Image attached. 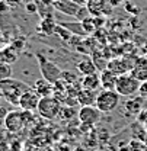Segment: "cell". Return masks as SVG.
<instances>
[{"instance_id":"d590c367","label":"cell","mask_w":147,"mask_h":151,"mask_svg":"<svg viewBox=\"0 0 147 151\" xmlns=\"http://www.w3.org/2000/svg\"><path fill=\"white\" fill-rule=\"evenodd\" d=\"M1 99H3V97H1V96H0V103H1ZM0 106H1V105H0Z\"/></svg>"},{"instance_id":"4316f807","label":"cell","mask_w":147,"mask_h":151,"mask_svg":"<svg viewBox=\"0 0 147 151\" xmlns=\"http://www.w3.org/2000/svg\"><path fill=\"white\" fill-rule=\"evenodd\" d=\"M89 16H91V13H89L88 7H86V6H79V10H77V13H76L74 19H76L77 22H83L85 19L89 18Z\"/></svg>"},{"instance_id":"3957f363","label":"cell","mask_w":147,"mask_h":151,"mask_svg":"<svg viewBox=\"0 0 147 151\" xmlns=\"http://www.w3.org/2000/svg\"><path fill=\"white\" fill-rule=\"evenodd\" d=\"M141 81H138L131 73L127 74H121L118 76L117 78V84H115V92L119 96H125V97H131L135 96L138 93Z\"/></svg>"},{"instance_id":"4dcf8cb0","label":"cell","mask_w":147,"mask_h":151,"mask_svg":"<svg viewBox=\"0 0 147 151\" xmlns=\"http://www.w3.org/2000/svg\"><path fill=\"white\" fill-rule=\"evenodd\" d=\"M138 94H140V96H143V97L146 99V102H147V81H143V83L140 84Z\"/></svg>"},{"instance_id":"83f0119b","label":"cell","mask_w":147,"mask_h":151,"mask_svg":"<svg viewBox=\"0 0 147 151\" xmlns=\"http://www.w3.org/2000/svg\"><path fill=\"white\" fill-rule=\"evenodd\" d=\"M25 10L29 13V15H34L38 12V3L37 1H28L25 4Z\"/></svg>"},{"instance_id":"f1b7e54d","label":"cell","mask_w":147,"mask_h":151,"mask_svg":"<svg viewBox=\"0 0 147 151\" xmlns=\"http://www.w3.org/2000/svg\"><path fill=\"white\" fill-rule=\"evenodd\" d=\"M135 121H137V122H140L141 125L147 127V108H144L141 112L135 116Z\"/></svg>"},{"instance_id":"484cf974","label":"cell","mask_w":147,"mask_h":151,"mask_svg":"<svg viewBox=\"0 0 147 151\" xmlns=\"http://www.w3.org/2000/svg\"><path fill=\"white\" fill-rule=\"evenodd\" d=\"M12 76V67L10 64H6V63H1L0 61V81L4 80V78H10Z\"/></svg>"},{"instance_id":"52a82bcc","label":"cell","mask_w":147,"mask_h":151,"mask_svg":"<svg viewBox=\"0 0 147 151\" xmlns=\"http://www.w3.org/2000/svg\"><path fill=\"white\" fill-rule=\"evenodd\" d=\"M101 116L102 112L96 108V106H82L77 112V118L82 124L85 125H96L99 121H101Z\"/></svg>"},{"instance_id":"e575fe53","label":"cell","mask_w":147,"mask_h":151,"mask_svg":"<svg viewBox=\"0 0 147 151\" xmlns=\"http://www.w3.org/2000/svg\"><path fill=\"white\" fill-rule=\"evenodd\" d=\"M0 129H4V119H0Z\"/></svg>"},{"instance_id":"7a4b0ae2","label":"cell","mask_w":147,"mask_h":151,"mask_svg":"<svg viewBox=\"0 0 147 151\" xmlns=\"http://www.w3.org/2000/svg\"><path fill=\"white\" fill-rule=\"evenodd\" d=\"M38 61V65H39V71H41V76L44 80H47L48 83L51 84H55L58 80H61V76H63V70L55 64L54 61L48 60L47 57L41 52H37L35 54Z\"/></svg>"},{"instance_id":"d4e9b609","label":"cell","mask_w":147,"mask_h":151,"mask_svg":"<svg viewBox=\"0 0 147 151\" xmlns=\"http://www.w3.org/2000/svg\"><path fill=\"white\" fill-rule=\"evenodd\" d=\"M74 115H76V111H74V106H61V111H60V118L61 119H72Z\"/></svg>"},{"instance_id":"2e32d148","label":"cell","mask_w":147,"mask_h":151,"mask_svg":"<svg viewBox=\"0 0 147 151\" xmlns=\"http://www.w3.org/2000/svg\"><path fill=\"white\" fill-rule=\"evenodd\" d=\"M80 84L83 89H88V90H98V87H101V76L98 73L95 74H89V76H82V80H80Z\"/></svg>"},{"instance_id":"6da1fadb","label":"cell","mask_w":147,"mask_h":151,"mask_svg":"<svg viewBox=\"0 0 147 151\" xmlns=\"http://www.w3.org/2000/svg\"><path fill=\"white\" fill-rule=\"evenodd\" d=\"M31 86L16 80V78H4L0 81V96L7 102V103H12V105H18L19 106V99L20 96L25 93L26 90H29Z\"/></svg>"},{"instance_id":"e0dca14e","label":"cell","mask_w":147,"mask_h":151,"mask_svg":"<svg viewBox=\"0 0 147 151\" xmlns=\"http://www.w3.org/2000/svg\"><path fill=\"white\" fill-rule=\"evenodd\" d=\"M131 129V137L134 138V139H138V141H141V142H144L147 147V128L144 125H141L140 122H133L131 124V127H130Z\"/></svg>"},{"instance_id":"8fae6325","label":"cell","mask_w":147,"mask_h":151,"mask_svg":"<svg viewBox=\"0 0 147 151\" xmlns=\"http://www.w3.org/2000/svg\"><path fill=\"white\" fill-rule=\"evenodd\" d=\"M53 6L57 12L60 13H64V15H69V16H76L77 10H79V6L73 3L72 0H63V1H54L53 0Z\"/></svg>"},{"instance_id":"7c38bea8","label":"cell","mask_w":147,"mask_h":151,"mask_svg":"<svg viewBox=\"0 0 147 151\" xmlns=\"http://www.w3.org/2000/svg\"><path fill=\"white\" fill-rule=\"evenodd\" d=\"M101 87L102 90H115V84H117V78L118 76L112 73L109 68H105L101 71Z\"/></svg>"},{"instance_id":"5b68a950","label":"cell","mask_w":147,"mask_h":151,"mask_svg":"<svg viewBox=\"0 0 147 151\" xmlns=\"http://www.w3.org/2000/svg\"><path fill=\"white\" fill-rule=\"evenodd\" d=\"M119 97L121 96L117 93L115 90H102L101 93H98L95 106L102 113H109L118 108Z\"/></svg>"},{"instance_id":"9a60e30c","label":"cell","mask_w":147,"mask_h":151,"mask_svg":"<svg viewBox=\"0 0 147 151\" xmlns=\"http://www.w3.org/2000/svg\"><path fill=\"white\" fill-rule=\"evenodd\" d=\"M34 90L39 94V97H47V96H53L54 94V86L51 83H48L44 78H39L34 84Z\"/></svg>"},{"instance_id":"603a6c76","label":"cell","mask_w":147,"mask_h":151,"mask_svg":"<svg viewBox=\"0 0 147 151\" xmlns=\"http://www.w3.org/2000/svg\"><path fill=\"white\" fill-rule=\"evenodd\" d=\"M54 35H58V37L61 38L63 41H66V42H69V41L73 38V34H72L69 29H66L64 26H61L60 23H57V26H55Z\"/></svg>"},{"instance_id":"7402d4cb","label":"cell","mask_w":147,"mask_h":151,"mask_svg":"<svg viewBox=\"0 0 147 151\" xmlns=\"http://www.w3.org/2000/svg\"><path fill=\"white\" fill-rule=\"evenodd\" d=\"M10 141H12V132H9L6 128L0 129V148L7 151L9 145H10Z\"/></svg>"},{"instance_id":"277c9868","label":"cell","mask_w":147,"mask_h":151,"mask_svg":"<svg viewBox=\"0 0 147 151\" xmlns=\"http://www.w3.org/2000/svg\"><path fill=\"white\" fill-rule=\"evenodd\" d=\"M32 112L28 111H10L4 119V128L12 134L22 131L26 127V122L31 121Z\"/></svg>"},{"instance_id":"ac0fdd59","label":"cell","mask_w":147,"mask_h":151,"mask_svg":"<svg viewBox=\"0 0 147 151\" xmlns=\"http://www.w3.org/2000/svg\"><path fill=\"white\" fill-rule=\"evenodd\" d=\"M86 7H88L91 16L98 18V16H101L104 13V10L106 7V0H88Z\"/></svg>"},{"instance_id":"8992f818","label":"cell","mask_w":147,"mask_h":151,"mask_svg":"<svg viewBox=\"0 0 147 151\" xmlns=\"http://www.w3.org/2000/svg\"><path fill=\"white\" fill-rule=\"evenodd\" d=\"M60 111H61V102L57 97L54 96L41 97L37 109L39 116H42L44 119H55L60 115Z\"/></svg>"},{"instance_id":"30bf717a","label":"cell","mask_w":147,"mask_h":151,"mask_svg":"<svg viewBox=\"0 0 147 151\" xmlns=\"http://www.w3.org/2000/svg\"><path fill=\"white\" fill-rule=\"evenodd\" d=\"M138 81H147V57H137L133 70L130 71Z\"/></svg>"},{"instance_id":"d6a6232c","label":"cell","mask_w":147,"mask_h":151,"mask_svg":"<svg viewBox=\"0 0 147 151\" xmlns=\"http://www.w3.org/2000/svg\"><path fill=\"white\" fill-rule=\"evenodd\" d=\"M6 47H7V41H6L4 35H1V34H0V51H1V50H4Z\"/></svg>"},{"instance_id":"44dd1931","label":"cell","mask_w":147,"mask_h":151,"mask_svg":"<svg viewBox=\"0 0 147 151\" xmlns=\"http://www.w3.org/2000/svg\"><path fill=\"white\" fill-rule=\"evenodd\" d=\"M60 25L61 26H64L66 29H69L72 34L74 35H86V32H85V29H83V26H82V22H60Z\"/></svg>"},{"instance_id":"8d00e7d4","label":"cell","mask_w":147,"mask_h":151,"mask_svg":"<svg viewBox=\"0 0 147 151\" xmlns=\"http://www.w3.org/2000/svg\"><path fill=\"white\" fill-rule=\"evenodd\" d=\"M54 1H63V0H54Z\"/></svg>"},{"instance_id":"ffe728a7","label":"cell","mask_w":147,"mask_h":151,"mask_svg":"<svg viewBox=\"0 0 147 151\" xmlns=\"http://www.w3.org/2000/svg\"><path fill=\"white\" fill-rule=\"evenodd\" d=\"M19 58V52L10 45H7L4 50L0 51V61L1 63H6V64H12L15 61H18Z\"/></svg>"},{"instance_id":"74e56055","label":"cell","mask_w":147,"mask_h":151,"mask_svg":"<svg viewBox=\"0 0 147 151\" xmlns=\"http://www.w3.org/2000/svg\"><path fill=\"white\" fill-rule=\"evenodd\" d=\"M146 57H147V52H146Z\"/></svg>"},{"instance_id":"d6986e66","label":"cell","mask_w":147,"mask_h":151,"mask_svg":"<svg viewBox=\"0 0 147 151\" xmlns=\"http://www.w3.org/2000/svg\"><path fill=\"white\" fill-rule=\"evenodd\" d=\"M55 26H57V23L54 22L53 18H42L41 23L38 25V31H39L42 35L50 37V35H54Z\"/></svg>"},{"instance_id":"cb8c5ba5","label":"cell","mask_w":147,"mask_h":151,"mask_svg":"<svg viewBox=\"0 0 147 151\" xmlns=\"http://www.w3.org/2000/svg\"><path fill=\"white\" fill-rule=\"evenodd\" d=\"M82 26H83V29H85V32H86V35H89V34H93V32H96V25H95V19L93 16H89V18H86L83 22H82Z\"/></svg>"},{"instance_id":"f35d334b","label":"cell","mask_w":147,"mask_h":151,"mask_svg":"<svg viewBox=\"0 0 147 151\" xmlns=\"http://www.w3.org/2000/svg\"><path fill=\"white\" fill-rule=\"evenodd\" d=\"M146 128H147V127H146Z\"/></svg>"},{"instance_id":"4fadbf2b","label":"cell","mask_w":147,"mask_h":151,"mask_svg":"<svg viewBox=\"0 0 147 151\" xmlns=\"http://www.w3.org/2000/svg\"><path fill=\"white\" fill-rule=\"evenodd\" d=\"M98 93L95 90H88V89H82L77 94V103L82 106H95Z\"/></svg>"},{"instance_id":"5bb4252c","label":"cell","mask_w":147,"mask_h":151,"mask_svg":"<svg viewBox=\"0 0 147 151\" xmlns=\"http://www.w3.org/2000/svg\"><path fill=\"white\" fill-rule=\"evenodd\" d=\"M77 71L82 76L95 74V73H98V67H96V64L93 63V60L91 57H85L82 61L77 63Z\"/></svg>"},{"instance_id":"9c48e42d","label":"cell","mask_w":147,"mask_h":151,"mask_svg":"<svg viewBox=\"0 0 147 151\" xmlns=\"http://www.w3.org/2000/svg\"><path fill=\"white\" fill-rule=\"evenodd\" d=\"M144 105H146V99L140 94H135V96H131L125 100L124 103V109L125 112L128 113L130 116H137L138 113L144 109Z\"/></svg>"},{"instance_id":"1f68e13d","label":"cell","mask_w":147,"mask_h":151,"mask_svg":"<svg viewBox=\"0 0 147 151\" xmlns=\"http://www.w3.org/2000/svg\"><path fill=\"white\" fill-rule=\"evenodd\" d=\"M9 112H10V111H9L6 106L1 105V106H0V119H6V116H7V113Z\"/></svg>"},{"instance_id":"ba28073f","label":"cell","mask_w":147,"mask_h":151,"mask_svg":"<svg viewBox=\"0 0 147 151\" xmlns=\"http://www.w3.org/2000/svg\"><path fill=\"white\" fill-rule=\"evenodd\" d=\"M39 100H41L39 94L34 90V87H31L29 90H26L25 93L20 96V99H19V108H20L22 111L34 112V111L38 109Z\"/></svg>"},{"instance_id":"f546056e","label":"cell","mask_w":147,"mask_h":151,"mask_svg":"<svg viewBox=\"0 0 147 151\" xmlns=\"http://www.w3.org/2000/svg\"><path fill=\"white\" fill-rule=\"evenodd\" d=\"M7 151H22V141H19V139H12Z\"/></svg>"},{"instance_id":"836d02e7","label":"cell","mask_w":147,"mask_h":151,"mask_svg":"<svg viewBox=\"0 0 147 151\" xmlns=\"http://www.w3.org/2000/svg\"><path fill=\"white\" fill-rule=\"evenodd\" d=\"M73 3H76L77 6H86V3H88V0H72Z\"/></svg>"}]
</instances>
